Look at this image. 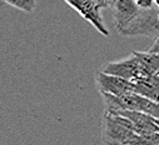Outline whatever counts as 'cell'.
<instances>
[{
    "label": "cell",
    "instance_id": "cell-1",
    "mask_svg": "<svg viewBox=\"0 0 159 145\" xmlns=\"http://www.w3.org/2000/svg\"><path fill=\"white\" fill-rule=\"evenodd\" d=\"M137 135L133 124L127 118L104 114L102 120V139L104 145H129Z\"/></svg>",
    "mask_w": 159,
    "mask_h": 145
},
{
    "label": "cell",
    "instance_id": "cell-2",
    "mask_svg": "<svg viewBox=\"0 0 159 145\" xmlns=\"http://www.w3.org/2000/svg\"><path fill=\"white\" fill-rule=\"evenodd\" d=\"M65 3L75 9L87 21H89L102 35H110V31L104 24L102 9L113 7L114 2H108V0H66Z\"/></svg>",
    "mask_w": 159,
    "mask_h": 145
},
{
    "label": "cell",
    "instance_id": "cell-3",
    "mask_svg": "<svg viewBox=\"0 0 159 145\" xmlns=\"http://www.w3.org/2000/svg\"><path fill=\"white\" fill-rule=\"evenodd\" d=\"M124 36H159V8L140 10L138 16L122 33Z\"/></svg>",
    "mask_w": 159,
    "mask_h": 145
},
{
    "label": "cell",
    "instance_id": "cell-4",
    "mask_svg": "<svg viewBox=\"0 0 159 145\" xmlns=\"http://www.w3.org/2000/svg\"><path fill=\"white\" fill-rule=\"evenodd\" d=\"M99 71L104 72V74H108V75H113L116 78L132 81V83H135L143 78L140 63L134 54L124 59L116 60V61L105 63L99 69Z\"/></svg>",
    "mask_w": 159,
    "mask_h": 145
},
{
    "label": "cell",
    "instance_id": "cell-5",
    "mask_svg": "<svg viewBox=\"0 0 159 145\" xmlns=\"http://www.w3.org/2000/svg\"><path fill=\"white\" fill-rule=\"evenodd\" d=\"M95 84L100 94H109L114 96H124L128 94H133L135 90L134 83L104 74L102 71L97 72Z\"/></svg>",
    "mask_w": 159,
    "mask_h": 145
},
{
    "label": "cell",
    "instance_id": "cell-6",
    "mask_svg": "<svg viewBox=\"0 0 159 145\" xmlns=\"http://www.w3.org/2000/svg\"><path fill=\"white\" fill-rule=\"evenodd\" d=\"M140 8L137 2L133 0H116L113 5L114 11V25L119 34H122L128 25L138 16L140 13Z\"/></svg>",
    "mask_w": 159,
    "mask_h": 145
},
{
    "label": "cell",
    "instance_id": "cell-7",
    "mask_svg": "<svg viewBox=\"0 0 159 145\" xmlns=\"http://www.w3.org/2000/svg\"><path fill=\"white\" fill-rule=\"evenodd\" d=\"M127 118L134 126L135 133L138 135H152V134H159V126L155 123V119L152 118L148 114L139 113V112H120L119 114Z\"/></svg>",
    "mask_w": 159,
    "mask_h": 145
},
{
    "label": "cell",
    "instance_id": "cell-8",
    "mask_svg": "<svg viewBox=\"0 0 159 145\" xmlns=\"http://www.w3.org/2000/svg\"><path fill=\"white\" fill-rule=\"evenodd\" d=\"M135 90L134 93L153 101L159 103V75L142 78L134 83Z\"/></svg>",
    "mask_w": 159,
    "mask_h": 145
},
{
    "label": "cell",
    "instance_id": "cell-9",
    "mask_svg": "<svg viewBox=\"0 0 159 145\" xmlns=\"http://www.w3.org/2000/svg\"><path fill=\"white\" fill-rule=\"evenodd\" d=\"M133 54L140 63L143 78L159 75V55L149 51H133Z\"/></svg>",
    "mask_w": 159,
    "mask_h": 145
},
{
    "label": "cell",
    "instance_id": "cell-10",
    "mask_svg": "<svg viewBox=\"0 0 159 145\" xmlns=\"http://www.w3.org/2000/svg\"><path fill=\"white\" fill-rule=\"evenodd\" d=\"M5 4H9L16 9H20L25 13H33L35 7H36V2L35 0H3Z\"/></svg>",
    "mask_w": 159,
    "mask_h": 145
},
{
    "label": "cell",
    "instance_id": "cell-11",
    "mask_svg": "<svg viewBox=\"0 0 159 145\" xmlns=\"http://www.w3.org/2000/svg\"><path fill=\"white\" fill-rule=\"evenodd\" d=\"M137 4L142 10H148L155 7V2L153 0H137Z\"/></svg>",
    "mask_w": 159,
    "mask_h": 145
},
{
    "label": "cell",
    "instance_id": "cell-12",
    "mask_svg": "<svg viewBox=\"0 0 159 145\" xmlns=\"http://www.w3.org/2000/svg\"><path fill=\"white\" fill-rule=\"evenodd\" d=\"M147 51H149V53H153V54H157V55H159V36L154 40V43L149 46V49L147 50Z\"/></svg>",
    "mask_w": 159,
    "mask_h": 145
},
{
    "label": "cell",
    "instance_id": "cell-13",
    "mask_svg": "<svg viewBox=\"0 0 159 145\" xmlns=\"http://www.w3.org/2000/svg\"><path fill=\"white\" fill-rule=\"evenodd\" d=\"M155 5L159 8V0H155Z\"/></svg>",
    "mask_w": 159,
    "mask_h": 145
},
{
    "label": "cell",
    "instance_id": "cell-14",
    "mask_svg": "<svg viewBox=\"0 0 159 145\" xmlns=\"http://www.w3.org/2000/svg\"><path fill=\"white\" fill-rule=\"evenodd\" d=\"M155 123H157V125L159 126V120H157V119H155Z\"/></svg>",
    "mask_w": 159,
    "mask_h": 145
}]
</instances>
